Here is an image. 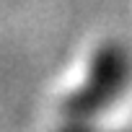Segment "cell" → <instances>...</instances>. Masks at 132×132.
<instances>
[{"label": "cell", "instance_id": "1", "mask_svg": "<svg viewBox=\"0 0 132 132\" xmlns=\"http://www.w3.org/2000/svg\"><path fill=\"white\" fill-rule=\"evenodd\" d=\"M129 78V60L122 44L109 42L96 49L86 78L62 98L65 122H98L124 93Z\"/></svg>", "mask_w": 132, "mask_h": 132}, {"label": "cell", "instance_id": "2", "mask_svg": "<svg viewBox=\"0 0 132 132\" xmlns=\"http://www.w3.org/2000/svg\"><path fill=\"white\" fill-rule=\"evenodd\" d=\"M57 132H106V129H98L96 122H65Z\"/></svg>", "mask_w": 132, "mask_h": 132}]
</instances>
